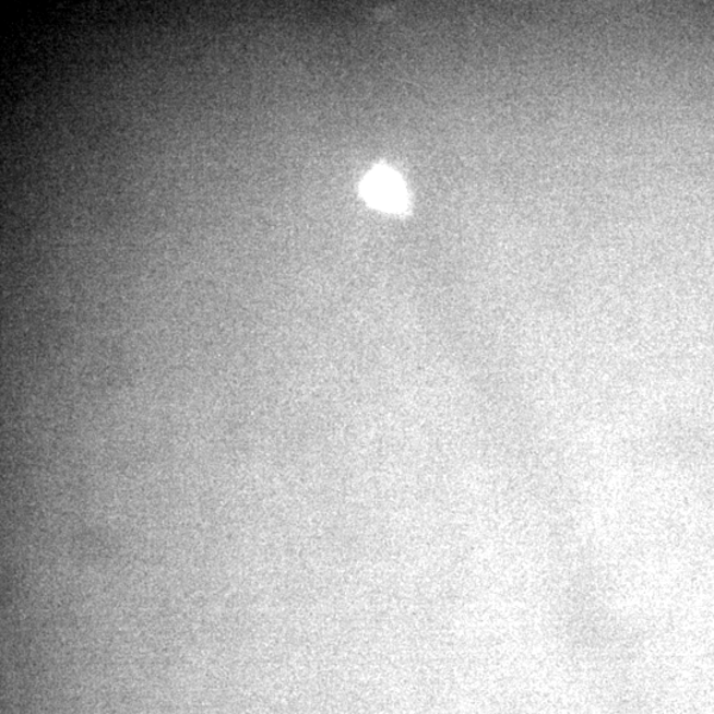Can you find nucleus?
<instances>
[{"label":"nucleus","mask_w":714,"mask_h":714,"mask_svg":"<svg viewBox=\"0 0 714 714\" xmlns=\"http://www.w3.org/2000/svg\"><path fill=\"white\" fill-rule=\"evenodd\" d=\"M362 195L384 212L401 213L408 204L406 190L397 175L386 168H376L362 183Z\"/></svg>","instance_id":"nucleus-1"}]
</instances>
